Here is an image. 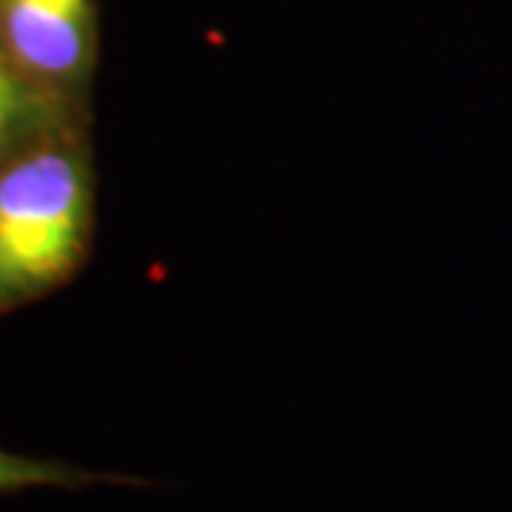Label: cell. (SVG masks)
I'll return each mask as SVG.
<instances>
[{
    "mask_svg": "<svg viewBox=\"0 0 512 512\" xmlns=\"http://www.w3.org/2000/svg\"><path fill=\"white\" fill-rule=\"evenodd\" d=\"M92 225V165L74 128L3 165L0 313L63 285L86 259Z\"/></svg>",
    "mask_w": 512,
    "mask_h": 512,
    "instance_id": "cell-1",
    "label": "cell"
},
{
    "mask_svg": "<svg viewBox=\"0 0 512 512\" xmlns=\"http://www.w3.org/2000/svg\"><path fill=\"white\" fill-rule=\"evenodd\" d=\"M0 43L26 74L69 94L94 60L92 0H0Z\"/></svg>",
    "mask_w": 512,
    "mask_h": 512,
    "instance_id": "cell-2",
    "label": "cell"
},
{
    "mask_svg": "<svg viewBox=\"0 0 512 512\" xmlns=\"http://www.w3.org/2000/svg\"><path fill=\"white\" fill-rule=\"evenodd\" d=\"M72 128L69 94L55 92L23 72L0 43V168Z\"/></svg>",
    "mask_w": 512,
    "mask_h": 512,
    "instance_id": "cell-3",
    "label": "cell"
},
{
    "mask_svg": "<svg viewBox=\"0 0 512 512\" xmlns=\"http://www.w3.org/2000/svg\"><path fill=\"white\" fill-rule=\"evenodd\" d=\"M89 481H94V476L72 470L66 464L12 456V453L0 450V493L26 490V487H77V484H89Z\"/></svg>",
    "mask_w": 512,
    "mask_h": 512,
    "instance_id": "cell-4",
    "label": "cell"
}]
</instances>
